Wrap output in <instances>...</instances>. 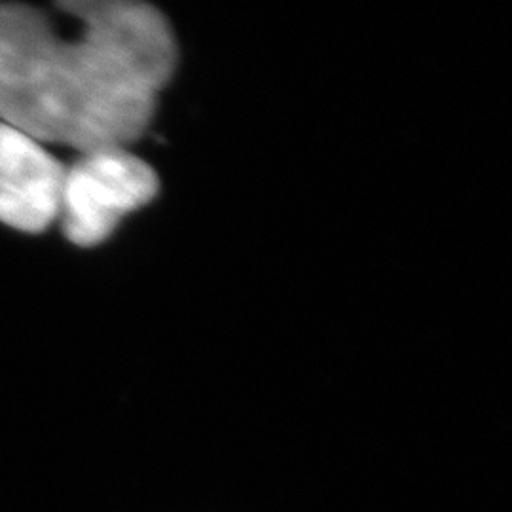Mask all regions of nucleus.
<instances>
[{"mask_svg": "<svg viewBox=\"0 0 512 512\" xmlns=\"http://www.w3.org/2000/svg\"><path fill=\"white\" fill-rule=\"evenodd\" d=\"M65 35L31 4H0V122L78 154L131 148L179 65L175 31L139 0L59 2Z\"/></svg>", "mask_w": 512, "mask_h": 512, "instance_id": "1", "label": "nucleus"}, {"mask_svg": "<svg viewBox=\"0 0 512 512\" xmlns=\"http://www.w3.org/2000/svg\"><path fill=\"white\" fill-rule=\"evenodd\" d=\"M160 177L129 148L80 154L65 169L59 219L76 247L105 243L131 213L154 202Z\"/></svg>", "mask_w": 512, "mask_h": 512, "instance_id": "2", "label": "nucleus"}, {"mask_svg": "<svg viewBox=\"0 0 512 512\" xmlns=\"http://www.w3.org/2000/svg\"><path fill=\"white\" fill-rule=\"evenodd\" d=\"M65 169L27 133L0 122V222L42 234L59 219Z\"/></svg>", "mask_w": 512, "mask_h": 512, "instance_id": "3", "label": "nucleus"}]
</instances>
